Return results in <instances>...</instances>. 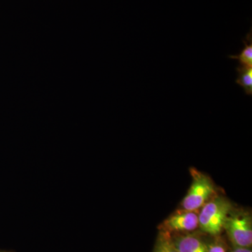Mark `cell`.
Here are the masks:
<instances>
[{
  "instance_id": "obj_1",
  "label": "cell",
  "mask_w": 252,
  "mask_h": 252,
  "mask_svg": "<svg viewBox=\"0 0 252 252\" xmlns=\"http://www.w3.org/2000/svg\"><path fill=\"white\" fill-rule=\"evenodd\" d=\"M233 206L228 199L223 196L211 198L202 207L198 214V227L204 233L217 236L224 228Z\"/></svg>"
},
{
  "instance_id": "obj_3",
  "label": "cell",
  "mask_w": 252,
  "mask_h": 252,
  "mask_svg": "<svg viewBox=\"0 0 252 252\" xmlns=\"http://www.w3.org/2000/svg\"><path fill=\"white\" fill-rule=\"evenodd\" d=\"M193 180L187 195L182 200L183 210L198 211L212 198L215 186L211 179L205 174L193 172Z\"/></svg>"
},
{
  "instance_id": "obj_8",
  "label": "cell",
  "mask_w": 252,
  "mask_h": 252,
  "mask_svg": "<svg viewBox=\"0 0 252 252\" xmlns=\"http://www.w3.org/2000/svg\"><path fill=\"white\" fill-rule=\"evenodd\" d=\"M153 252H179L172 241L171 235L160 231Z\"/></svg>"
},
{
  "instance_id": "obj_5",
  "label": "cell",
  "mask_w": 252,
  "mask_h": 252,
  "mask_svg": "<svg viewBox=\"0 0 252 252\" xmlns=\"http://www.w3.org/2000/svg\"><path fill=\"white\" fill-rule=\"evenodd\" d=\"M172 241L179 252H207L208 244L201 237L190 233H180L172 236Z\"/></svg>"
},
{
  "instance_id": "obj_11",
  "label": "cell",
  "mask_w": 252,
  "mask_h": 252,
  "mask_svg": "<svg viewBox=\"0 0 252 252\" xmlns=\"http://www.w3.org/2000/svg\"><path fill=\"white\" fill-rule=\"evenodd\" d=\"M0 252H11L4 251V250H0Z\"/></svg>"
},
{
  "instance_id": "obj_9",
  "label": "cell",
  "mask_w": 252,
  "mask_h": 252,
  "mask_svg": "<svg viewBox=\"0 0 252 252\" xmlns=\"http://www.w3.org/2000/svg\"><path fill=\"white\" fill-rule=\"evenodd\" d=\"M207 252H227L226 248L223 242L215 240L213 243L208 244Z\"/></svg>"
},
{
  "instance_id": "obj_4",
  "label": "cell",
  "mask_w": 252,
  "mask_h": 252,
  "mask_svg": "<svg viewBox=\"0 0 252 252\" xmlns=\"http://www.w3.org/2000/svg\"><path fill=\"white\" fill-rule=\"evenodd\" d=\"M198 211L179 210L172 214L160 225V231L169 234H180L193 232L198 227Z\"/></svg>"
},
{
  "instance_id": "obj_2",
  "label": "cell",
  "mask_w": 252,
  "mask_h": 252,
  "mask_svg": "<svg viewBox=\"0 0 252 252\" xmlns=\"http://www.w3.org/2000/svg\"><path fill=\"white\" fill-rule=\"evenodd\" d=\"M234 247L251 248L252 245V217L248 212L232 210L225 220L224 228Z\"/></svg>"
},
{
  "instance_id": "obj_10",
  "label": "cell",
  "mask_w": 252,
  "mask_h": 252,
  "mask_svg": "<svg viewBox=\"0 0 252 252\" xmlns=\"http://www.w3.org/2000/svg\"><path fill=\"white\" fill-rule=\"evenodd\" d=\"M230 252H252L251 248H238L234 247L233 250H230Z\"/></svg>"
},
{
  "instance_id": "obj_7",
  "label": "cell",
  "mask_w": 252,
  "mask_h": 252,
  "mask_svg": "<svg viewBox=\"0 0 252 252\" xmlns=\"http://www.w3.org/2000/svg\"><path fill=\"white\" fill-rule=\"evenodd\" d=\"M237 77L235 83L241 86L247 95H252V67L239 65L236 67Z\"/></svg>"
},
{
  "instance_id": "obj_6",
  "label": "cell",
  "mask_w": 252,
  "mask_h": 252,
  "mask_svg": "<svg viewBox=\"0 0 252 252\" xmlns=\"http://www.w3.org/2000/svg\"><path fill=\"white\" fill-rule=\"evenodd\" d=\"M246 39H243L244 48L240 54L229 55L228 58L232 60H236L240 65L252 67V31L247 34Z\"/></svg>"
}]
</instances>
